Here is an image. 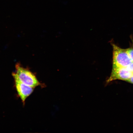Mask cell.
I'll return each instance as SVG.
<instances>
[{"instance_id":"cell-5","label":"cell","mask_w":133,"mask_h":133,"mask_svg":"<svg viewBox=\"0 0 133 133\" xmlns=\"http://www.w3.org/2000/svg\"><path fill=\"white\" fill-rule=\"evenodd\" d=\"M126 50L131 61L133 62V48H129L126 49Z\"/></svg>"},{"instance_id":"cell-2","label":"cell","mask_w":133,"mask_h":133,"mask_svg":"<svg viewBox=\"0 0 133 133\" xmlns=\"http://www.w3.org/2000/svg\"><path fill=\"white\" fill-rule=\"evenodd\" d=\"M114 67L126 68L132 62L126 49L112 44Z\"/></svg>"},{"instance_id":"cell-4","label":"cell","mask_w":133,"mask_h":133,"mask_svg":"<svg viewBox=\"0 0 133 133\" xmlns=\"http://www.w3.org/2000/svg\"><path fill=\"white\" fill-rule=\"evenodd\" d=\"M133 75V73L128 70L126 68L113 67L112 74L108 82L117 79L127 81Z\"/></svg>"},{"instance_id":"cell-3","label":"cell","mask_w":133,"mask_h":133,"mask_svg":"<svg viewBox=\"0 0 133 133\" xmlns=\"http://www.w3.org/2000/svg\"><path fill=\"white\" fill-rule=\"evenodd\" d=\"M14 80V86L18 95L24 106L26 100L32 94L35 88L25 84L17 80Z\"/></svg>"},{"instance_id":"cell-7","label":"cell","mask_w":133,"mask_h":133,"mask_svg":"<svg viewBox=\"0 0 133 133\" xmlns=\"http://www.w3.org/2000/svg\"><path fill=\"white\" fill-rule=\"evenodd\" d=\"M127 81H128V82L133 84V75L132 76V77H131Z\"/></svg>"},{"instance_id":"cell-1","label":"cell","mask_w":133,"mask_h":133,"mask_svg":"<svg viewBox=\"0 0 133 133\" xmlns=\"http://www.w3.org/2000/svg\"><path fill=\"white\" fill-rule=\"evenodd\" d=\"M14 79L17 80L24 84L35 88L42 86L35 75L28 68H25L19 63L16 65V71L12 73Z\"/></svg>"},{"instance_id":"cell-6","label":"cell","mask_w":133,"mask_h":133,"mask_svg":"<svg viewBox=\"0 0 133 133\" xmlns=\"http://www.w3.org/2000/svg\"><path fill=\"white\" fill-rule=\"evenodd\" d=\"M126 69L130 72H132L133 74V62H132L129 64L127 67L126 68Z\"/></svg>"}]
</instances>
